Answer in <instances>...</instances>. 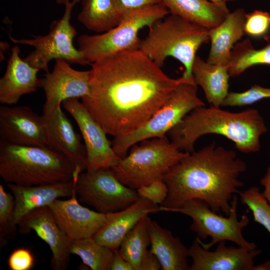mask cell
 I'll return each instance as SVG.
<instances>
[{
    "mask_svg": "<svg viewBox=\"0 0 270 270\" xmlns=\"http://www.w3.org/2000/svg\"><path fill=\"white\" fill-rule=\"evenodd\" d=\"M260 183L264 188L262 194L270 204V166L264 176L260 180Z\"/></svg>",
    "mask_w": 270,
    "mask_h": 270,
    "instance_id": "f35d334b",
    "label": "cell"
},
{
    "mask_svg": "<svg viewBox=\"0 0 270 270\" xmlns=\"http://www.w3.org/2000/svg\"><path fill=\"white\" fill-rule=\"evenodd\" d=\"M90 70V92L82 102L106 134H129L143 126L176 88L173 78L139 48L98 60Z\"/></svg>",
    "mask_w": 270,
    "mask_h": 270,
    "instance_id": "6da1fadb",
    "label": "cell"
},
{
    "mask_svg": "<svg viewBox=\"0 0 270 270\" xmlns=\"http://www.w3.org/2000/svg\"><path fill=\"white\" fill-rule=\"evenodd\" d=\"M77 20L90 31L100 34L116 26L124 14L114 0H82Z\"/></svg>",
    "mask_w": 270,
    "mask_h": 270,
    "instance_id": "484cf974",
    "label": "cell"
},
{
    "mask_svg": "<svg viewBox=\"0 0 270 270\" xmlns=\"http://www.w3.org/2000/svg\"><path fill=\"white\" fill-rule=\"evenodd\" d=\"M170 14L148 28L139 49L161 68L168 58L177 60L184 68L182 76L193 78L192 66L196 52L210 42V30Z\"/></svg>",
    "mask_w": 270,
    "mask_h": 270,
    "instance_id": "5b68a950",
    "label": "cell"
},
{
    "mask_svg": "<svg viewBox=\"0 0 270 270\" xmlns=\"http://www.w3.org/2000/svg\"><path fill=\"white\" fill-rule=\"evenodd\" d=\"M18 232L28 234L32 230L49 246L52 252L50 262L54 270H64L70 260V240L60 228L48 206L36 208L18 222Z\"/></svg>",
    "mask_w": 270,
    "mask_h": 270,
    "instance_id": "2e32d148",
    "label": "cell"
},
{
    "mask_svg": "<svg viewBox=\"0 0 270 270\" xmlns=\"http://www.w3.org/2000/svg\"><path fill=\"white\" fill-rule=\"evenodd\" d=\"M136 190L140 198H146L156 205H162L168 194L167 186L162 180L142 186Z\"/></svg>",
    "mask_w": 270,
    "mask_h": 270,
    "instance_id": "836d02e7",
    "label": "cell"
},
{
    "mask_svg": "<svg viewBox=\"0 0 270 270\" xmlns=\"http://www.w3.org/2000/svg\"><path fill=\"white\" fill-rule=\"evenodd\" d=\"M130 147V152L110 168L126 186H140L163 179L168 171L188 153L178 150L166 136L143 140Z\"/></svg>",
    "mask_w": 270,
    "mask_h": 270,
    "instance_id": "52a82bcc",
    "label": "cell"
},
{
    "mask_svg": "<svg viewBox=\"0 0 270 270\" xmlns=\"http://www.w3.org/2000/svg\"><path fill=\"white\" fill-rule=\"evenodd\" d=\"M246 168L233 150L217 146L214 142L188 153L163 178L168 194L160 206L162 210L170 212L188 200L198 199L206 202L212 211L228 216L233 196L244 185L238 176Z\"/></svg>",
    "mask_w": 270,
    "mask_h": 270,
    "instance_id": "7a4b0ae2",
    "label": "cell"
},
{
    "mask_svg": "<svg viewBox=\"0 0 270 270\" xmlns=\"http://www.w3.org/2000/svg\"><path fill=\"white\" fill-rule=\"evenodd\" d=\"M240 202L252 212L254 221L262 224L270 234V204L256 186L238 193ZM270 270V260L254 266L252 270Z\"/></svg>",
    "mask_w": 270,
    "mask_h": 270,
    "instance_id": "f546056e",
    "label": "cell"
},
{
    "mask_svg": "<svg viewBox=\"0 0 270 270\" xmlns=\"http://www.w3.org/2000/svg\"><path fill=\"white\" fill-rule=\"evenodd\" d=\"M208 0L214 3L226 4L228 2H234V1H235L236 0Z\"/></svg>",
    "mask_w": 270,
    "mask_h": 270,
    "instance_id": "60d3db41",
    "label": "cell"
},
{
    "mask_svg": "<svg viewBox=\"0 0 270 270\" xmlns=\"http://www.w3.org/2000/svg\"><path fill=\"white\" fill-rule=\"evenodd\" d=\"M170 14L162 4L126 12L120 22L102 33L84 34L78 39V50L86 64L106 57L130 50L139 48L140 30L149 28L155 22Z\"/></svg>",
    "mask_w": 270,
    "mask_h": 270,
    "instance_id": "8992f818",
    "label": "cell"
},
{
    "mask_svg": "<svg viewBox=\"0 0 270 270\" xmlns=\"http://www.w3.org/2000/svg\"><path fill=\"white\" fill-rule=\"evenodd\" d=\"M76 195L75 189L70 199H56L48 206L56 224L70 240L92 237L106 221V214L82 206Z\"/></svg>",
    "mask_w": 270,
    "mask_h": 270,
    "instance_id": "e0dca14e",
    "label": "cell"
},
{
    "mask_svg": "<svg viewBox=\"0 0 270 270\" xmlns=\"http://www.w3.org/2000/svg\"><path fill=\"white\" fill-rule=\"evenodd\" d=\"M266 45L255 48L250 40L246 38L238 42L232 51L228 67L230 76H240L247 69L257 65L270 66V34L263 37Z\"/></svg>",
    "mask_w": 270,
    "mask_h": 270,
    "instance_id": "4316f807",
    "label": "cell"
},
{
    "mask_svg": "<svg viewBox=\"0 0 270 270\" xmlns=\"http://www.w3.org/2000/svg\"><path fill=\"white\" fill-rule=\"evenodd\" d=\"M188 250L193 261L190 270H252L254 260L261 252L256 248L227 246L225 241L218 242L216 249L210 251L196 239Z\"/></svg>",
    "mask_w": 270,
    "mask_h": 270,
    "instance_id": "ac0fdd59",
    "label": "cell"
},
{
    "mask_svg": "<svg viewBox=\"0 0 270 270\" xmlns=\"http://www.w3.org/2000/svg\"><path fill=\"white\" fill-rule=\"evenodd\" d=\"M268 131L264 120L255 108L232 112L220 107H198L186 115L167 133L170 141L180 150L194 151L196 142L206 134L223 136L244 153L258 152L260 138Z\"/></svg>",
    "mask_w": 270,
    "mask_h": 270,
    "instance_id": "3957f363",
    "label": "cell"
},
{
    "mask_svg": "<svg viewBox=\"0 0 270 270\" xmlns=\"http://www.w3.org/2000/svg\"><path fill=\"white\" fill-rule=\"evenodd\" d=\"M162 211L160 206L140 198L122 210L106 214L104 224L92 238L100 244L116 252L124 236L141 219L150 214Z\"/></svg>",
    "mask_w": 270,
    "mask_h": 270,
    "instance_id": "d6986e66",
    "label": "cell"
},
{
    "mask_svg": "<svg viewBox=\"0 0 270 270\" xmlns=\"http://www.w3.org/2000/svg\"><path fill=\"white\" fill-rule=\"evenodd\" d=\"M192 74L195 83L202 88L210 106H222L228 93L230 76L228 66L212 64L196 56L192 64Z\"/></svg>",
    "mask_w": 270,
    "mask_h": 270,
    "instance_id": "d4e9b609",
    "label": "cell"
},
{
    "mask_svg": "<svg viewBox=\"0 0 270 270\" xmlns=\"http://www.w3.org/2000/svg\"><path fill=\"white\" fill-rule=\"evenodd\" d=\"M14 200L12 228L16 232L20 220L32 210L48 206L60 198L71 196L75 190V180L53 184L24 186L8 184Z\"/></svg>",
    "mask_w": 270,
    "mask_h": 270,
    "instance_id": "ffe728a7",
    "label": "cell"
},
{
    "mask_svg": "<svg viewBox=\"0 0 270 270\" xmlns=\"http://www.w3.org/2000/svg\"><path fill=\"white\" fill-rule=\"evenodd\" d=\"M161 269L160 262L156 256L148 250L141 262L140 270H158Z\"/></svg>",
    "mask_w": 270,
    "mask_h": 270,
    "instance_id": "8d00e7d4",
    "label": "cell"
},
{
    "mask_svg": "<svg viewBox=\"0 0 270 270\" xmlns=\"http://www.w3.org/2000/svg\"><path fill=\"white\" fill-rule=\"evenodd\" d=\"M34 262V258L28 249L20 248L10 254L8 266L11 270H30L33 267Z\"/></svg>",
    "mask_w": 270,
    "mask_h": 270,
    "instance_id": "e575fe53",
    "label": "cell"
},
{
    "mask_svg": "<svg viewBox=\"0 0 270 270\" xmlns=\"http://www.w3.org/2000/svg\"><path fill=\"white\" fill-rule=\"evenodd\" d=\"M146 228L150 240V250L156 256L162 270H190L188 258L189 250L178 237L162 227L148 216Z\"/></svg>",
    "mask_w": 270,
    "mask_h": 270,
    "instance_id": "7402d4cb",
    "label": "cell"
},
{
    "mask_svg": "<svg viewBox=\"0 0 270 270\" xmlns=\"http://www.w3.org/2000/svg\"><path fill=\"white\" fill-rule=\"evenodd\" d=\"M170 14L208 30L219 25L230 12L226 4L208 0H162Z\"/></svg>",
    "mask_w": 270,
    "mask_h": 270,
    "instance_id": "cb8c5ba5",
    "label": "cell"
},
{
    "mask_svg": "<svg viewBox=\"0 0 270 270\" xmlns=\"http://www.w3.org/2000/svg\"><path fill=\"white\" fill-rule=\"evenodd\" d=\"M70 250L92 270H110L114 252L92 237L70 240Z\"/></svg>",
    "mask_w": 270,
    "mask_h": 270,
    "instance_id": "83f0119b",
    "label": "cell"
},
{
    "mask_svg": "<svg viewBox=\"0 0 270 270\" xmlns=\"http://www.w3.org/2000/svg\"><path fill=\"white\" fill-rule=\"evenodd\" d=\"M230 204V212L226 218L218 214L206 202L198 199L188 200L180 207L170 212L182 213L192 218L190 229L196 234V239L205 249L209 250L226 240L250 250L256 248L254 243L247 241L242 234V230L248 224L249 220L246 214H243L240 220L238 219L236 196H233Z\"/></svg>",
    "mask_w": 270,
    "mask_h": 270,
    "instance_id": "9c48e42d",
    "label": "cell"
},
{
    "mask_svg": "<svg viewBox=\"0 0 270 270\" xmlns=\"http://www.w3.org/2000/svg\"><path fill=\"white\" fill-rule=\"evenodd\" d=\"M70 0H56L57 4L65 5Z\"/></svg>",
    "mask_w": 270,
    "mask_h": 270,
    "instance_id": "b9f144b4",
    "label": "cell"
},
{
    "mask_svg": "<svg viewBox=\"0 0 270 270\" xmlns=\"http://www.w3.org/2000/svg\"><path fill=\"white\" fill-rule=\"evenodd\" d=\"M14 210L12 194L6 192L0 184V244H4L14 232L12 228Z\"/></svg>",
    "mask_w": 270,
    "mask_h": 270,
    "instance_id": "4dcf8cb0",
    "label": "cell"
},
{
    "mask_svg": "<svg viewBox=\"0 0 270 270\" xmlns=\"http://www.w3.org/2000/svg\"><path fill=\"white\" fill-rule=\"evenodd\" d=\"M10 51L5 73L0 79V102L8 106L16 104L22 96L40 87L37 76L40 70L20 58L18 46H12Z\"/></svg>",
    "mask_w": 270,
    "mask_h": 270,
    "instance_id": "44dd1931",
    "label": "cell"
},
{
    "mask_svg": "<svg viewBox=\"0 0 270 270\" xmlns=\"http://www.w3.org/2000/svg\"><path fill=\"white\" fill-rule=\"evenodd\" d=\"M246 14L244 8H236L219 25L209 30L210 48L207 62L228 66L234 46L245 34Z\"/></svg>",
    "mask_w": 270,
    "mask_h": 270,
    "instance_id": "603a6c76",
    "label": "cell"
},
{
    "mask_svg": "<svg viewBox=\"0 0 270 270\" xmlns=\"http://www.w3.org/2000/svg\"><path fill=\"white\" fill-rule=\"evenodd\" d=\"M62 105L72 116L83 138L87 155V172L111 168L121 158L114 150L106 132L78 98L64 100Z\"/></svg>",
    "mask_w": 270,
    "mask_h": 270,
    "instance_id": "7c38bea8",
    "label": "cell"
},
{
    "mask_svg": "<svg viewBox=\"0 0 270 270\" xmlns=\"http://www.w3.org/2000/svg\"><path fill=\"white\" fill-rule=\"evenodd\" d=\"M0 44L2 45L4 47V48L3 47L1 46H0V48H0V60L2 61V60H3V59L4 58V50H6L8 48L9 46V45L6 42H0Z\"/></svg>",
    "mask_w": 270,
    "mask_h": 270,
    "instance_id": "ab89813d",
    "label": "cell"
},
{
    "mask_svg": "<svg viewBox=\"0 0 270 270\" xmlns=\"http://www.w3.org/2000/svg\"><path fill=\"white\" fill-rule=\"evenodd\" d=\"M81 0H69L65 5L62 16L53 21L46 35L32 38L16 39L10 36L14 44L32 46L33 51L24 58L32 66L48 72V65L52 60L64 59L70 64L86 65L81 54L73 44L77 32L70 23L74 6Z\"/></svg>",
    "mask_w": 270,
    "mask_h": 270,
    "instance_id": "30bf717a",
    "label": "cell"
},
{
    "mask_svg": "<svg viewBox=\"0 0 270 270\" xmlns=\"http://www.w3.org/2000/svg\"><path fill=\"white\" fill-rule=\"evenodd\" d=\"M270 29V14L261 10H254L246 14L244 33L254 37H264Z\"/></svg>",
    "mask_w": 270,
    "mask_h": 270,
    "instance_id": "d6a6232c",
    "label": "cell"
},
{
    "mask_svg": "<svg viewBox=\"0 0 270 270\" xmlns=\"http://www.w3.org/2000/svg\"><path fill=\"white\" fill-rule=\"evenodd\" d=\"M0 142L15 145L46 146L42 116L26 106H0Z\"/></svg>",
    "mask_w": 270,
    "mask_h": 270,
    "instance_id": "5bb4252c",
    "label": "cell"
},
{
    "mask_svg": "<svg viewBox=\"0 0 270 270\" xmlns=\"http://www.w3.org/2000/svg\"><path fill=\"white\" fill-rule=\"evenodd\" d=\"M265 98H270V88L255 84L243 92H228L222 106H242Z\"/></svg>",
    "mask_w": 270,
    "mask_h": 270,
    "instance_id": "1f68e13d",
    "label": "cell"
},
{
    "mask_svg": "<svg viewBox=\"0 0 270 270\" xmlns=\"http://www.w3.org/2000/svg\"><path fill=\"white\" fill-rule=\"evenodd\" d=\"M146 216L141 219L124 236L118 250L122 258L134 270H140L141 262L150 245Z\"/></svg>",
    "mask_w": 270,
    "mask_h": 270,
    "instance_id": "f1b7e54d",
    "label": "cell"
},
{
    "mask_svg": "<svg viewBox=\"0 0 270 270\" xmlns=\"http://www.w3.org/2000/svg\"><path fill=\"white\" fill-rule=\"evenodd\" d=\"M110 270H134L133 266L117 250L114 252Z\"/></svg>",
    "mask_w": 270,
    "mask_h": 270,
    "instance_id": "74e56055",
    "label": "cell"
},
{
    "mask_svg": "<svg viewBox=\"0 0 270 270\" xmlns=\"http://www.w3.org/2000/svg\"><path fill=\"white\" fill-rule=\"evenodd\" d=\"M119 10L124 14L130 10L162 3V0H114Z\"/></svg>",
    "mask_w": 270,
    "mask_h": 270,
    "instance_id": "d590c367",
    "label": "cell"
},
{
    "mask_svg": "<svg viewBox=\"0 0 270 270\" xmlns=\"http://www.w3.org/2000/svg\"><path fill=\"white\" fill-rule=\"evenodd\" d=\"M55 60L52 70L40 79L46 96L42 113L51 112L66 99L82 98L90 92V70H75L64 59Z\"/></svg>",
    "mask_w": 270,
    "mask_h": 270,
    "instance_id": "4fadbf2b",
    "label": "cell"
},
{
    "mask_svg": "<svg viewBox=\"0 0 270 270\" xmlns=\"http://www.w3.org/2000/svg\"><path fill=\"white\" fill-rule=\"evenodd\" d=\"M46 146L68 159L80 174L86 170L87 155L80 136L62 110L61 105L49 112L42 113Z\"/></svg>",
    "mask_w": 270,
    "mask_h": 270,
    "instance_id": "9a60e30c",
    "label": "cell"
},
{
    "mask_svg": "<svg viewBox=\"0 0 270 270\" xmlns=\"http://www.w3.org/2000/svg\"><path fill=\"white\" fill-rule=\"evenodd\" d=\"M194 78L180 84L164 104L141 127L126 135L114 137L112 146L121 158L132 146L143 140L164 138L186 115L205 104L198 96Z\"/></svg>",
    "mask_w": 270,
    "mask_h": 270,
    "instance_id": "ba28073f",
    "label": "cell"
},
{
    "mask_svg": "<svg viewBox=\"0 0 270 270\" xmlns=\"http://www.w3.org/2000/svg\"><path fill=\"white\" fill-rule=\"evenodd\" d=\"M75 180V189L81 202L106 214L122 210L140 197L136 190L122 184L110 168L81 172Z\"/></svg>",
    "mask_w": 270,
    "mask_h": 270,
    "instance_id": "8fae6325",
    "label": "cell"
},
{
    "mask_svg": "<svg viewBox=\"0 0 270 270\" xmlns=\"http://www.w3.org/2000/svg\"><path fill=\"white\" fill-rule=\"evenodd\" d=\"M72 162L48 148L0 142V176L7 184L32 186L74 180Z\"/></svg>",
    "mask_w": 270,
    "mask_h": 270,
    "instance_id": "277c9868",
    "label": "cell"
}]
</instances>
